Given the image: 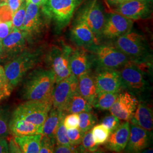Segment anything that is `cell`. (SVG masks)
I'll list each match as a JSON object with an SVG mask.
<instances>
[{
  "instance_id": "f546056e",
  "label": "cell",
  "mask_w": 153,
  "mask_h": 153,
  "mask_svg": "<svg viewBox=\"0 0 153 153\" xmlns=\"http://www.w3.org/2000/svg\"><path fill=\"white\" fill-rule=\"evenodd\" d=\"M79 115V126L78 128L83 132L88 131L95 125L97 119L91 112H83Z\"/></svg>"
},
{
  "instance_id": "74e56055",
  "label": "cell",
  "mask_w": 153,
  "mask_h": 153,
  "mask_svg": "<svg viewBox=\"0 0 153 153\" xmlns=\"http://www.w3.org/2000/svg\"><path fill=\"white\" fill-rule=\"evenodd\" d=\"M79 115L78 114H69L65 116L63 119V124L66 129H74L79 126Z\"/></svg>"
},
{
  "instance_id": "8d00e7d4",
  "label": "cell",
  "mask_w": 153,
  "mask_h": 153,
  "mask_svg": "<svg viewBox=\"0 0 153 153\" xmlns=\"http://www.w3.org/2000/svg\"><path fill=\"white\" fill-rule=\"evenodd\" d=\"M121 120L114 115H109L104 117L101 124L105 126L111 132L115 131L121 124Z\"/></svg>"
},
{
  "instance_id": "d590c367",
  "label": "cell",
  "mask_w": 153,
  "mask_h": 153,
  "mask_svg": "<svg viewBox=\"0 0 153 153\" xmlns=\"http://www.w3.org/2000/svg\"><path fill=\"white\" fill-rule=\"evenodd\" d=\"M56 140L55 138L42 136L39 153H54Z\"/></svg>"
},
{
  "instance_id": "4fadbf2b",
  "label": "cell",
  "mask_w": 153,
  "mask_h": 153,
  "mask_svg": "<svg viewBox=\"0 0 153 153\" xmlns=\"http://www.w3.org/2000/svg\"><path fill=\"white\" fill-rule=\"evenodd\" d=\"M52 95V107L63 111L72 95L78 90V79L72 74L56 83Z\"/></svg>"
},
{
  "instance_id": "681fc988",
  "label": "cell",
  "mask_w": 153,
  "mask_h": 153,
  "mask_svg": "<svg viewBox=\"0 0 153 153\" xmlns=\"http://www.w3.org/2000/svg\"><path fill=\"white\" fill-rule=\"evenodd\" d=\"M126 1H128V0H119V1H118V3H117V4H119V3H121V2H122ZM117 4H116V5H117Z\"/></svg>"
},
{
  "instance_id": "1f68e13d",
  "label": "cell",
  "mask_w": 153,
  "mask_h": 153,
  "mask_svg": "<svg viewBox=\"0 0 153 153\" xmlns=\"http://www.w3.org/2000/svg\"><path fill=\"white\" fill-rule=\"evenodd\" d=\"M81 143L82 146H79L81 152H84V151L90 153L96 152L99 148L98 145L95 142L93 139L91 129L85 132Z\"/></svg>"
},
{
  "instance_id": "484cf974",
  "label": "cell",
  "mask_w": 153,
  "mask_h": 153,
  "mask_svg": "<svg viewBox=\"0 0 153 153\" xmlns=\"http://www.w3.org/2000/svg\"><path fill=\"white\" fill-rule=\"evenodd\" d=\"M42 134L14 137V140L24 153H38L40 150Z\"/></svg>"
},
{
  "instance_id": "e0dca14e",
  "label": "cell",
  "mask_w": 153,
  "mask_h": 153,
  "mask_svg": "<svg viewBox=\"0 0 153 153\" xmlns=\"http://www.w3.org/2000/svg\"><path fill=\"white\" fill-rule=\"evenodd\" d=\"M71 36L72 41L79 47L88 48L99 44V39L91 30L84 22L76 19L71 28Z\"/></svg>"
},
{
  "instance_id": "7bdbcfd3",
  "label": "cell",
  "mask_w": 153,
  "mask_h": 153,
  "mask_svg": "<svg viewBox=\"0 0 153 153\" xmlns=\"http://www.w3.org/2000/svg\"><path fill=\"white\" fill-rule=\"evenodd\" d=\"M8 146L9 153H22L19 146L15 141L14 138L11 139L9 143H8Z\"/></svg>"
},
{
  "instance_id": "ac0fdd59",
  "label": "cell",
  "mask_w": 153,
  "mask_h": 153,
  "mask_svg": "<svg viewBox=\"0 0 153 153\" xmlns=\"http://www.w3.org/2000/svg\"><path fill=\"white\" fill-rule=\"evenodd\" d=\"M150 138V131L130 124L129 137L124 150L129 153H140L148 148Z\"/></svg>"
},
{
  "instance_id": "52a82bcc",
  "label": "cell",
  "mask_w": 153,
  "mask_h": 153,
  "mask_svg": "<svg viewBox=\"0 0 153 153\" xmlns=\"http://www.w3.org/2000/svg\"><path fill=\"white\" fill-rule=\"evenodd\" d=\"M52 107V99L46 100H26L18 105L11 115L35 125L42 126Z\"/></svg>"
},
{
  "instance_id": "bcb514c9",
  "label": "cell",
  "mask_w": 153,
  "mask_h": 153,
  "mask_svg": "<svg viewBox=\"0 0 153 153\" xmlns=\"http://www.w3.org/2000/svg\"><path fill=\"white\" fill-rule=\"evenodd\" d=\"M107 1L108 2V4L112 5H116L117 3L119 0H107Z\"/></svg>"
},
{
  "instance_id": "3957f363",
  "label": "cell",
  "mask_w": 153,
  "mask_h": 153,
  "mask_svg": "<svg viewBox=\"0 0 153 153\" xmlns=\"http://www.w3.org/2000/svg\"><path fill=\"white\" fill-rule=\"evenodd\" d=\"M115 40V47L124 53L131 61L145 63L147 62L151 56L146 40L141 34L132 29Z\"/></svg>"
},
{
  "instance_id": "7dc6e473",
  "label": "cell",
  "mask_w": 153,
  "mask_h": 153,
  "mask_svg": "<svg viewBox=\"0 0 153 153\" xmlns=\"http://www.w3.org/2000/svg\"><path fill=\"white\" fill-rule=\"evenodd\" d=\"M1 54H2V42H1V40H0V61H1Z\"/></svg>"
},
{
  "instance_id": "f6af8a7d",
  "label": "cell",
  "mask_w": 153,
  "mask_h": 153,
  "mask_svg": "<svg viewBox=\"0 0 153 153\" xmlns=\"http://www.w3.org/2000/svg\"><path fill=\"white\" fill-rule=\"evenodd\" d=\"M25 1L27 3H31L40 7H42L45 4L47 0H25Z\"/></svg>"
},
{
  "instance_id": "836d02e7",
  "label": "cell",
  "mask_w": 153,
  "mask_h": 153,
  "mask_svg": "<svg viewBox=\"0 0 153 153\" xmlns=\"http://www.w3.org/2000/svg\"><path fill=\"white\" fill-rule=\"evenodd\" d=\"M64 117L61 120L60 124L56 133V135H55L56 143L57 145H71L70 144L69 139L67 136L66 129L63 124Z\"/></svg>"
},
{
  "instance_id": "30bf717a",
  "label": "cell",
  "mask_w": 153,
  "mask_h": 153,
  "mask_svg": "<svg viewBox=\"0 0 153 153\" xmlns=\"http://www.w3.org/2000/svg\"><path fill=\"white\" fill-rule=\"evenodd\" d=\"M28 39L26 33L14 27L11 33L1 40L2 54L0 63L4 64L26 49Z\"/></svg>"
},
{
  "instance_id": "cb8c5ba5",
  "label": "cell",
  "mask_w": 153,
  "mask_h": 153,
  "mask_svg": "<svg viewBox=\"0 0 153 153\" xmlns=\"http://www.w3.org/2000/svg\"><path fill=\"white\" fill-rule=\"evenodd\" d=\"M77 79L78 92L84 98L92 104L97 94L94 77L90 74V71L79 76Z\"/></svg>"
},
{
  "instance_id": "8fae6325",
  "label": "cell",
  "mask_w": 153,
  "mask_h": 153,
  "mask_svg": "<svg viewBox=\"0 0 153 153\" xmlns=\"http://www.w3.org/2000/svg\"><path fill=\"white\" fill-rule=\"evenodd\" d=\"M134 21L114 11L106 14L101 37L115 39L131 30Z\"/></svg>"
},
{
  "instance_id": "7c38bea8",
  "label": "cell",
  "mask_w": 153,
  "mask_h": 153,
  "mask_svg": "<svg viewBox=\"0 0 153 153\" xmlns=\"http://www.w3.org/2000/svg\"><path fill=\"white\" fill-rule=\"evenodd\" d=\"M120 69L119 71L123 88L134 93L142 92L145 89L146 81L142 70L136 62L129 61Z\"/></svg>"
},
{
  "instance_id": "2e32d148",
  "label": "cell",
  "mask_w": 153,
  "mask_h": 153,
  "mask_svg": "<svg viewBox=\"0 0 153 153\" xmlns=\"http://www.w3.org/2000/svg\"><path fill=\"white\" fill-rule=\"evenodd\" d=\"M97 93H119L123 87L119 71L114 69L100 70L94 77Z\"/></svg>"
},
{
  "instance_id": "277c9868",
  "label": "cell",
  "mask_w": 153,
  "mask_h": 153,
  "mask_svg": "<svg viewBox=\"0 0 153 153\" xmlns=\"http://www.w3.org/2000/svg\"><path fill=\"white\" fill-rule=\"evenodd\" d=\"M85 0H47L42 6L46 16L55 23L56 28L61 31L70 23L76 9Z\"/></svg>"
},
{
  "instance_id": "ee69618b",
  "label": "cell",
  "mask_w": 153,
  "mask_h": 153,
  "mask_svg": "<svg viewBox=\"0 0 153 153\" xmlns=\"http://www.w3.org/2000/svg\"><path fill=\"white\" fill-rule=\"evenodd\" d=\"M9 153L8 143L6 138H0V153Z\"/></svg>"
},
{
  "instance_id": "6da1fadb",
  "label": "cell",
  "mask_w": 153,
  "mask_h": 153,
  "mask_svg": "<svg viewBox=\"0 0 153 153\" xmlns=\"http://www.w3.org/2000/svg\"><path fill=\"white\" fill-rule=\"evenodd\" d=\"M55 76L50 69L39 68L25 76L21 94L26 100H46L52 99Z\"/></svg>"
},
{
  "instance_id": "9c48e42d",
  "label": "cell",
  "mask_w": 153,
  "mask_h": 153,
  "mask_svg": "<svg viewBox=\"0 0 153 153\" xmlns=\"http://www.w3.org/2000/svg\"><path fill=\"white\" fill-rule=\"evenodd\" d=\"M112 9V11L136 21L147 19L153 13V0H128L122 2Z\"/></svg>"
},
{
  "instance_id": "5bb4252c",
  "label": "cell",
  "mask_w": 153,
  "mask_h": 153,
  "mask_svg": "<svg viewBox=\"0 0 153 153\" xmlns=\"http://www.w3.org/2000/svg\"><path fill=\"white\" fill-rule=\"evenodd\" d=\"M137 98L128 92L118 94L115 102L109 109L111 115L121 120L129 121L138 105Z\"/></svg>"
},
{
  "instance_id": "d4e9b609",
  "label": "cell",
  "mask_w": 153,
  "mask_h": 153,
  "mask_svg": "<svg viewBox=\"0 0 153 153\" xmlns=\"http://www.w3.org/2000/svg\"><path fill=\"white\" fill-rule=\"evenodd\" d=\"M93 105L79 93L77 90L69 99L64 111L68 114H80L91 112Z\"/></svg>"
},
{
  "instance_id": "44dd1931",
  "label": "cell",
  "mask_w": 153,
  "mask_h": 153,
  "mask_svg": "<svg viewBox=\"0 0 153 153\" xmlns=\"http://www.w3.org/2000/svg\"><path fill=\"white\" fill-rule=\"evenodd\" d=\"M9 128L10 134L14 137L42 134V126L35 125L11 115Z\"/></svg>"
},
{
  "instance_id": "5b68a950",
  "label": "cell",
  "mask_w": 153,
  "mask_h": 153,
  "mask_svg": "<svg viewBox=\"0 0 153 153\" xmlns=\"http://www.w3.org/2000/svg\"><path fill=\"white\" fill-rule=\"evenodd\" d=\"M85 49L93 53V60L100 70H117L131 61L115 46L99 43Z\"/></svg>"
},
{
  "instance_id": "c3c4849f",
  "label": "cell",
  "mask_w": 153,
  "mask_h": 153,
  "mask_svg": "<svg viewBox=\"0 0 153 153\" xmlns=\"http://www.w3.org/2000/svg\"><path fill=\"white\" fill-rule=\"evenodd\" d=\"M10 1H12V0H1V3H6Z\"/></svg>"
},
{
  "instance_id": "ba28073f",
  "label": "cell",
  "mask_w": 153,
  "mask_h": 153,
  "mask_svg": "<svg viewBox=\"0 0 153 153\" xmlns=\"http://www.w3.org/2000/svg\"><path fill=\"white\" fill-rule=\"evenodd\" d=\"M73 49L68 45L54 46L49 50L46 61L55 76L56 83L70 76V57Z\"/></svg>"
},
{
  "instance_id": "f35d334b",
  "label": "cell",
  "mask_w": 153,
  "mask_h": 153,
  "mask_svg": "<svg viewBox=\"0 0 153 153\" xmlns=\"http://www.w3.org/2000/svg\"><path fill=\"white\" fill-rule=\"evenodd\" d=\"M14 28L12 21L0 22V40L6 38Z\"/></svg>"
},
{
  "instance_id": "8992f818",
  "label": "cell",
  "mask_w": 153,
  "mask_h": 153,
  "mask_svg": "<svg viewBox=\"0 0 153 153\" xmlns=\"http://www.w3.org/2000/svg\"><path fill=\"white\" fill-rule=\"evenodd\" d=\"M105 16L104 7L100 0H88L80 7L76 19L84 22L99 39L101 38Z\"/></svg>"
},
{
  "instance_id": "60d3db41",
  "label": "cell",
  "mask_w": 153,
  "mask_h": 153,
  "mask_svg": "<svg viewBox=\"0 0 153 153\" xmlns=\"http://www.w3.org/2000/svg\"><path fill=\"white\" fill-rule=\"evenodd\" d=\"M12 17L11 10L5 4L0 5V22L10 21Z\"/></svg>"
},
{
  "instance_id": "9a60e30c",
  "label": "cell",
  "mask_w": 153,
  "mask_h": 153,
  "mask_svg": "<svg viewBox=\"0 0 153 153\" xmlns=\"http://www.w3.org/2000/svg\"><path fill=\"white\" fill-rule=\"evenodd\" d=\"M42 7L26 2V11L21 30L26 33L28 41L30 42L36 36L43 27L41 16Z\"/></svg>"
},
{
  "instance_id": "f1b7e54d",
  "label": "cell",
  "mask_w": 153,
  "mask_h": 153,
  "mask_svg": "<svg viewBox=\"0 0 153 153\" xmlns=\"http://www.w3.org/2000/svg\"><path fill=\"white\" fill-rule=\"evenodd\" d=\"M91 133L95 142L98 145H103L107 141L110 131L103 124L95 125L92 128Z\"/></svg>"
},
{
  "instance_id": "603a6c76",
  "label": "cell",
  "mask_w": 153,
  "mask_h": 153,
  "mask_svg": "<svg viewBox=\"0 0 153 153\" xmlns=\"http://www.w3.org/2000/svg\"><path fill=\"white\" fill-rule=\"evenodd\" d=\"M65 115V112L64 111L56 109L52 107L42 125V134L55 139L57 128L61 120Z\"/></svg>"
},
{
  "instance_id": "83f0119b",
  "label": "cell",
  "mask_w": 153,
  "mask_h": 153,
  "mask_svg": "<svg viewBox=\"0 0 153 153\" xmlns=\"http://www.w3.org/2000/svg\"><path fill=\"white\" fill-rule=\"evenodd\" d=\"M11 115L9 109L0 105V138H6L10 134L9 123Z\"/></svg>"
},
{
  "instance_id": "ffe728a7",
  "label": "cell",
  "mask_w": 153,
  "mask_h": 153,
  "mask_svg": "<svg viewBox=\"0 0 153 153\" xmlns=\"http://www.w3.org/2000/svg\"><path fill=\"white\" fill-rule=\"evenodd\" d=\"M130 123L126 121L109 134L106 147L109 150L119 153L124 151L129 140Z\"/></svg>"
},
{
  "instance_id": "ab89813d",
  "label": "cell",
  "mask_w": 153,
  "mask_h": 153,
  "mask_svg": "<svg viewBox=\"0 0 153 153\" xmlns=\"http://www.w3.org/2000/svg\"><path fill=\"white\" fill-rule=\"evenodd\" d=\"M81 149L76 148V146L72 145H57L54 149L56 153H76L80 152Z\"/></svg>"
},
{
  "instance_id": "4316f807",
  "label": "cell",
  "mask_w": 153,
  "mask_h": 153,
  "mask_svg": "<svg viewBox=\"0 0 153 153\" xmlns=\"http://www.w3.org/2000/svg\"><path fill=\"white\" fill-rule=\"evenodd\" d=\"M119 93L99 92L93 100L92 105L100 110H109L118 95Z\"/></svg>"
},
{
  "instance_id": "7402d4cb",
  "label": "cell",
  "mask_w": 153,
  "mask_h": 153,
  "mask_svg": "<svg viewBox=\"0 0 153 153\" xmlns=\"http://www.w3.org/2000/svg\"><path fill=\"white\" fill-rule=\"evenodd\" d=\"M130 121L132 124L151 131L153 130V111L146 104L138 103Z\"/></svg>"
},
{
  "instance_id": "e575fe53",
  "label": "cell",
  "mask_w": 153,
  "mask_h": 153,
  "mask_svg": "<svg viewBox=\"0 0 153 153\" xmlns=\"http://www.w3.org/2000/svg\"><path fill=\"white\" fill-rule=\"evenodd\" d=\"M67 136L70 144L72 146H78L81 143L85 132L79 128L66 129Z\"/></svg>"
},
{
  "instance_id": "b9f144b4",
  "label": "cell",
  "mask_w": 153,
  "mask_h": 153,
  "mask_svg": "<svg viewBox=\"0 0 153 153\" xmlns=\"http://www.w3.org/2000/svg\"><path fill=\"white\" fill-rule=\"evenodd\" d=\"M25 1V0H12L6 2V4L9 7L13 13H14L20 7Z\"/></svg>"
},
{
  "instance_id": "f907efd6",
  "label": "cell",
  "mask_w": 153,
  "mask_h": 153,
  "mask_svg": "<svg viewBox=\"0 0 153 153\" xmlns=\"http://www.w3.org/2000/svg\"><path fill=\"white\" fill-rule=\"evenodd\" d=\"M1 0H0V4H1Z\"/></svg>"
},
{
  "instance_id": "d6a6232c",
  "label": "cell",
  "mask_w": 153,
  "mask_h": 153,
  "mask_svg": "<svg viewBox=\"0 0 153 153\" xmlns=\"http://www.w3.org/2000/svg\"><path fill=\"white\" fill-rule=\"evenodd\" d=\"M26 1H25L20 6V7L13 14L12 23L14 27L21 30L26 15Z\"/></svg>"
},
{
  "instance_id": "4dcf8cb0",
  "label": "cell",
  "mask_w": 153,
  "mask_h": 153,
  "mask_svg": "<svg viewBox=\"0 0 153 153\" xmlns=\"http://www.w3.org/2000/svg\"><path fill=\"white\" fill-rule=\"evenodd\" d=\"M13 90L6 76L4 67L0 65V101L9 98Z\"/></svg>"
},
{
  "instance_id": "7a4b0ae2",
  "label": "cell",
  "mask_w": 153,
  "mask_h": 153,
  "mask_svg": "<svg viewBox=\"0 0 153 153\" xmlns=\"http://www.w3.org/2000/svg\"><path fill=\"white\" fill-rule=\"evenodd\" d=\"M41 55L40 50L33 51L26 48L5 64L4 68L6 76L13 89L38 64Z\"/></svg>"
},
{
  "instance_id": "d6986e66",
  "label": "cell",
  "mask_w": 153,
  "mask_h": 153,
  "mask_svg": "<svg viewBox=\"0 0 153 153\" xmlns=\"http://www.w3.org/2000/svg\"><path fill=\"white\" fill-rule=\"evenodd\" d=\"M87 49L79 47L73 50L70 57V68L72 74L78 78L90 72L92 65L93 57Z\"/></svg>"
}]
</instances>
